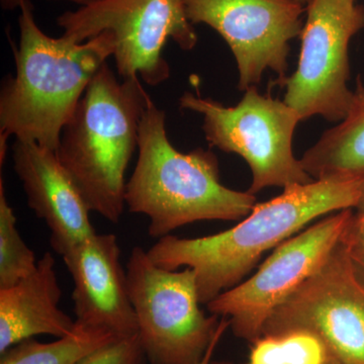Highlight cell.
<instances>
[{"instance_id": "cell-23", "label": "cell", "mask_w": 364, "mask_h": 364, "mask_svg": "<svg viewBox=\"0 0 364 364\" xmlns=\"http://www.w3.org/2000/svg\"><path fill=\"white\" fill-rule=\"evenodd\" d=\"M349 250H350V249H349ZM350 253L359 272H360L361 274L364 277V253L351 252V251Z\"/></svg>"}, {"instance_id": "cell-7", "label": "cell", "mask_w": 364, "mask_h": 364, "mask_svg": "<svg viewBox=\"0 0 364 364\" xmlns=\"http://www.w3.org/2000/svg\"><path fill=\"white\" fill-rule=\"evenodd\" d=\"M57 23L63 37L75 43L114 33L117 74L123 79L140 77L151 86L169 78L162 54L168 40L184 51L193 50L198 41L186 0H97L60 14Z\"/></svg>"}, {"instance_id": "cell-18", "label": "cell", "mask_w": 364, "mask_h": 364, "mask_svg": "<svg viewBox=\"0 0 364 364\" xmlns=\"http://www.w3.org/2000/svg\"><path fill=\"white\" fill-rule=\"evenodd\" d=\"M38 261L23 240L14 208L7 200L4 178H0V289L14 286L32 274Z\"/></svg>"}, {"instance_id": "cell-14", "label": "cell", "mask_w": 364, "mask_h": 364, "mask_svg": "<svg viewBox=\"0 0 364 364\" xmlns=\"http://www.w3.org/2000/svg\"><path fill=\"white\" fill-rule=\"evenodd\" d=\"M55 267L46 252L32 274L0 289V353L38 335L62 338L75 330L76 321L59 308L62 289Z\"/></svg>"}, {"instance_id": "cell-17", "label": "cell", "mask_w": 364, "mask_h": 364, "mask_svg": "<svg viewBox=\"0 0 364 364\" xmlns=\"http://www.w3.org/2000/svg\"><path fill=\"white\" fill-rule=\"evenodd\" d=\"M246 364H329V358L312 333L291 331L256 340Z\"/></svg>"}, {"instance_id": "cell-16", "label": "cell", "mask_w": 364, "mask_h": 364, "mask_svg": "<svg viewBox=\"0 0 364 364\" xmlns=\"http://www.w3.org/2000/svg\"><path fill=\"white\" fill-rule=\"evenodd\" d=\"M121 339L100 328L76 322L71 334L42 343L26 339L2 352L0 364H76L91 352Z\"/></svg>"}, {"instance_id": "cell-19", "label": "cell", "mask_w": 364, "mask_h": 364, "mask_svg": "<svg viewBox=\"0 0 364 364\" xmlns=\"http://www.w3.org/2000/svg\"><path fill=\"white\" fill-rule=\"evenodd\" d=\"M147 361L138 334L114 340L91 352L76 364H145Z\"/></svg>"}, {"instance_id": "cell-3", "label": "cell", "mask_w": 364, "mask_h": 364, "mask_svg": "<svg viewBox=\"0 0 364 364\" xmlns=\"http://www.w3.org/2000/svg\"><path fill=\"white\" fill-rule=\"evenodd\" d=\"M124 203L133 214L149 219L148 234L160 239L191 223L244 219L257 200L222 183L212 151L174 148L166 114L151 100L141 121L138 160L127 181Z\"/></svg>"}, {"instance_id": "cell-8", "label": "cell", "mask_w": 364, "mask_h": 364, "mask_svg": "<svg viewBox=\"0 0 364 364\" xmlns=\"http://www.w3.org/2000/svg\"><path fill=\"white\" fill-rule=\"evenodd\" d=\"M291 331L317 336L329 364H364V277L343 238L324 265L273 311L262 336Z\"/></svg>"}, {"instance_id": "cell-1", "label": "cell", "mask_w": 364, "mask_h": 364, "mask_svg": "<svg viewBox=\"0 0 364 364\" xmlns=\"http://www.w3.org/2000/svg\"><path fill=\"white\" fill-rule=\"evenodd\" d=\"M360 179H323L291 186L282 195L257 203L238 225L200 238L158 239L147 251L157 267L191 268L202 305L241 284L261 256L298 234L314 220L356 208Z\"/></svg>"}, {"instance_id": "cell-24", "label": "cell", "mask_w": 364, "mask_h": 364, "mask_svg": "<svg viewBox=\"0 0 364 364\" xmlns=\"http://www.w3.org/2000/svg\"><path fill=\"white\" fill-rule=\"evenodd\" d=\"M356 210H358V212H363L364 210V176L360 178V198H359Z\"/></svg>"}, {"instance_id": "cell-11", "label": "cell", "mask_w": 364, "mask_h": 364, "mask_svg": "<svg viewBox=\"0 0 364 364\" xmlns=\"http://www.w3.org/2000/svg\"><path fill=\"white\" fill-rule=\"evenodd\" d=\"M193 25L205 23L226 41L238 67V88L259 85L272 70L286 80L291 42L301 37L306 7L294 0H186Z\"/></svg>"}, {"instance_id": "cell-15", "label": "cell", "mask_w": 364, "mask_h": 364, "mask_svg": "<svg viewBox=\"0 0 364 364\" xmlns=\"http://www.w3.org/2000/svg\"><path fill=\"white\" fill-rule=\"evenodd\" d=\"M314 181L364 176V86L360 78L347 116L321 136L301 158Z\"/></svg>"}, {"instance_id": "cell-26", "label": "cell", "mask_w": 364, "mask_h": 364, "mask_svg": "<svg viewBox=\"0 0 364 364\" xmlns=\"http://www.w3.org/2000/svg\"><path fill=\"white\" fill-rule=\"evenodd\" d=\"M294 1L298 2V4H301V6L306 7V6H308L309 2H310L311 0H294Z\"/></svg>"}, {"instance_id": "cell-10", "label": "cell", "mask_w": 364, "mask_h": 364, "mask_svg": "<svg viewBox=\"0 0 364 364\" xmlns=\"http://www.w3.org/2000/svg\"><path fill=\"white\" fill-rule=\"evenodd\" d=\"M352 215L353 208L340 210L280 244L253 277L208 303V312L226 317L236 336L254 343L273 311L324 265Z\"/></svg>"}, {"instance_id": "cell-6", "label": "cell", "mask_w": 364, "mask_h": 364, "mask_svg": "<svg viewBox=\"0 0 364 364\" xmlns=\"http://www.w3.org/2000/svg\"><path fill=\"white\" fill-rule=\"evenodd\" d=\"M179 105L202 114L203 133L210 146L245 160L252 172L248 193L314 181L294 154V134L301 122L298 112L282 100L261 95L257 86L245 90L234 107L193 92L183 93Z\"/></svg>"}, {"instance_id": "cell-2", "label": "cell", "mask_w": 364, "mask_h": 364, "mask_svg": "<svg viewBox=\"0 0 364 364\" xmlns=\"http://www.w3.org/2000/svg\"><path fill=\"white\" fill-rule=\"evenodd\" d=\"M20 43L14 50L16 73L0 90V164L14 136L55 151L79 100L107 59L114 57V33L83 43L52 38L36 21L31 0L21 4Z\"/></svg>"}, {"instance_id": "cell-4", "label": "cell", "mask_w": 364, "mask_h": 364, "mask_svg": "<svg viewBox=\"0 0 364 364\" xmlns=\"http://www.w3.org/2000/svg\"><path fill=\"white\" fill-rule=\"evenodd\" d=\"M152 98L140 77L119 80L105 63L60 136L56 155L90 212L119 222L126 171L138 150L144 111Z\"/></svg>"}, {"instance_id": "cell-25", "label": "cell", "mask_w": 364, "mask_h": 364, "mask_svg": "<svg viewBox=\"0 0 364 364\" xmlns=\"http://www.w3.org/2000/svg\"><path fill=\"white\" fill-rule=\"evenodd\" d=\"M49 1H69L79 4L80 6H87V4H92V2L97 1V0H49Z\"/></svg>"}, {"instance_id": "cell-13", "label": "cell", "mask_w": 364, "mask_h": 364, "mask_svg": "<svg viewBox=\"0 0 364 364\" xmlns=\"http://www.w3.org/2000/svg\"><path fill=\"white\" fill-rule=\"evenodd\" d=\"M13 159L28 205L49 228L55 252L63 256L97 234L87 203L55 151L16 139Z\"/></svg>"}, {"instance_id": "cell-9", "label": "cell", "mask_w": 364, "mask_h": 364, "mask_svg": "<svg viewBox=\"0 0 364 364\" xmlns=\"http://www.w3.org/2000/svg\"><path fill=\"white\" fill-rule=\"evenodd\" d=\"M306 14L298 67L280 85L287 87L284 102L301 122L315 116L341 122L354 98L349 44L364 28V6L356 0H311Z\"/></svg>"}, {"instance_id": "cell-22", "label": "cell", "mask_w": 364, "mask_h": 364, "mask_svg": "<svg viewBox=\"0 0 364 364\" xmlns=\"http://www.w3.org/2000/svg\"><path fill=\"white\" fill-rule=\"evenodd\" d=\"M25 0H0L1 7L6 11H13V9H20L21 4Z\"/></svg>"}, {"instance_id": "cell-20", "label": "cell", "mask_w": 364, "mask_h": 364, "mask_svg": "<svg viewBox=\"0 0 364 364\" xmlns=\"http://www.w3.org/2000/svg\"><path fill=\"white\" fill-rule=\"evenodd\" d=\"M343 241L351 252L364 253V210L352 215L343 235Z\"/></svg>"}, {"instance_id": "cell-12", "label": "cell", "mask_w": 364, "mask_h": 364, "mask_svg": "<svg viewBox=\"0 0 364 364\" xmlns=\"http://www.w3.org/2000/svg\"><path fill=\"white\" fill-rule=\"evenodd\" d=\"M73 279L76 322L119 338L138 334V321L114 234H95L64 254Z\"/></svg>"}, {"instance_id": "cell-5", "label": "cell", "mask_w": 364, "mask_h": 364, "mask_svg": "<svg viewBox=\"0 0 364 364\" xmlns=\"http://www.w3.org/2000/svg\"><path fill=\"white\" fill-rule=\"evenodd\" d=\"M129 291L138 337L150 364H198L230 326L226 317L203 312L191 268L157 267L141 247L127 263Z\"/></svg>"}, {"instance_id": "cell-21", "label": "cell", "mask_w": 364, "mask_h": 364, "mask_svg": "<svg viewBox=\"0 0 364 364\" xmlns=\"http://www.w3.org/2000/svg\"><path fill=\"white\" fill-rule=\"evenodd\" d=\"M222 336L223 335H220V336H218L217 338L213 341V343L210 344V347H208L207 353H205V355L203 356L202 360H200L198 364H233L232 363H228V361L212 360L213 354H214L215 348H217V345L219 343L220 339H221Z\"/></svg>"}]
</instances>
